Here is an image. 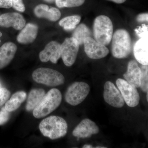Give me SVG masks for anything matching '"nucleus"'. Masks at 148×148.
Wrapping results in <instances>:
<instances>
[{
    "label": "nucleus",
    "instance_id": "obj_9",
    "mask_svg": "<svg viewBox=\"0 0 148 148\" xmlns=\"http://www.w3.org/2000/svg\"><path fill=\"white\" fill-rule=\"evenodd\" d=\"M83 44L85 52L91 59H101L109 54V49L106 46L96 41L91 37L86 38L84 40Z\"/></svg>",
    "mask_w": 148,
    "mask_h": 148
},
{
    "label": "nucleus",
    "instance_id": "obj_21",
    "mask_svg": "<svg viewBox=\"0 0 148 148\" xmlns=\"http://www.w3.org/2000/svg\"><path fill=\"white\" fill-rule=\"evenodd\" d=\"M91 32L86 24H81L76 27L72 37L77 40L79 45L83 44L84 40L86 37H91Z\"/></svg>",
    "mask_w": 148,
    "mask_h": 148
},
{
    "label": "nucleus",
    "instance_id": "obj_12",
    "mask_svg": "<svg viewBox=\"0 0 148 148\" xmlns=\"http://www.w3.org/2000/svg\"><path fill=\"white\" fill-rule=\"evenodd\" d=\"M26 23V20L23 15L17 12H9L0 15V26L2 27H12L15 30H21Z\"/></svg>",
    "mask_w": 148,
    "mask_h": 148
},
{
    "label": "nucleus",
    "instance_id": "obj_25",
    "mask_svg": "<svg viewBox=\"0 0 148 148\" xmlns=\"http://www.w3.org/2000/svg\"><path fill=\"white\" fill-rule=\"evenodd\" d=\"M10 92L5 88H0V108L3 107L9 98Z\"/></svg>",
    "mask_w": 148,
    "mask_h": 148
},
{
    "label": "nucleus",
    "instance_id": "obj_23",
    "mask_svg": "<svg viewBox=\"0 0 148 148\" xmlns=\"http://www.w3.org/2000/svg\"><path fill=\"white\" fill-rule=\"evenodd\" d=\"M85 0H55L56 6L59 8H74L82 5Z\"/></svg>",
    "mask_w": 148,
    "mask_h": 148
},
{
    "label": "nucleus",
    "instance_id": "obj_14",
    "mask_svg": "<svg viewBox=\"0 0 148 148\" xmlns=\"http://www.w3.org/2000/svg\"><path fill=\"white\" fill-rule=\"evenodd\" d=\"M148 36L140 38L133 48V52L136 60L142 65H148Z\"/></svg>",
    "mask_w": 148,
    "mask_h": 148
},
{
    "label": "nucleus",
    "instance_id": "obj_22",
    "mask_svg": "<svg viewBox=\"0 0 148 148\" xmlns=\"http://www.w3.org/2000/svg\"><path fill=\"white\" fill-rule=\"evenodd\" d=\"M81 17L78 15L67 16L62 18L59 22L61 27L66 31H71L75 29L77 25L80 23Z\"/></svg>",
    "mask_w": 148,
    "mask_h": 148
},
{
    "label": "nucleus",
    "instance_id": "obj_5",
    "mask_svg": "<svg viewBox=\"0 0 148 148\" xmlns=\"http://www.w3.org/2000/svg\"><path fill=\"white\" fill-rule=\"evenodd\" d=\"M32 77L38 83L49 86H57L64 84L65 77L58 71L49 68L36 69L32 74Z\"/></svg>",
    "mask_w": 148,
    "mask_h": 148
},
{
    "label": "nucleus",
    "instance_id": "obj_33",
    "mask_svg": "<svg viewBox=\"0 0 148 148\" xmlns=\"http://www.w3.org/2000/svg\"><path fill=\"white\" fill-rule=\"evenodd\" d=\"M44 1H45L46 2L51 3H53L55 2V0H44Z\"/></svg>",
    "mask_w": 148,
    "mask_h": 148
},
{
    "label": "nucleus",
    "instance_id": "obj_6",
    "mask_svg": "<svg viewBox=\"0 0 148 148\" xmlns=\"http://www.w3.org/2000/svg\"><path fill=\"white\" fill-rule=\"evenodd\" d=\"M90 91V86L86 83L74 82L67 89L65 93V100L72 106H77L86 98Z\"/></svg>",
    "mask_w": 148,
    "mask_h": 148
},
{
    "label": "nucleus",
    "instance_id": "obj_11",
    "mask_svg": "<svg viewBox=\"0 0 148 148\" xmlns=\"http://www.w3.org/2000/svg\"><path fill=\"white\" fill-rule=\"evenodd\" d=\"M99 132V127L94 122L85 119L82 121L74 129L73 135L77 138H86L98 134Z\"/></svg>",
    "mask_w": 148,
    "mask_h": 148
},
{
    "label": "nucleus",
    "instance_id": "obj_4",
    "mask_svg": "<svg viewBox=\"0 0 148 148\" xmlns=\"http://www.w3.org/2000/svg\"><path fill=\"white\" fill-rule=\"evenodd\" d=\"M93 32L96 41L105 46L108 45L113 35V25L111 19L105 15L97 16L93 23Z\"/></svg>",
    "mask_w": 148,
    "mask_h": 148
},
{
    "label": "nucleus",
    "instance_id": "obj_24",
    "mask_svg": "<svg viewBox=\"0 0 148 148\" xmlns=\"http://www.w3.org/2000/svg\"><path fill=\"white\" fill-rule=\"evenodd\" d=\"M140 69L141 71V78L140 87L143 91L147 92L148 90V66L142 65Z\"/></svg>",
    "mask_w": 148,
    "mask_h": 148
},
{
    "label": "nucleus",
    "instance_id": "obj_26",
    "mask_svg": "<svg viewBox=\"0 0 148 148\" xmlns=\"http://www.w3.org/2000/svg\"><path fill=\"white\" fill-rule=\"evenodd\" d=\"M10 112L7 110L5 107H3L0 110V125L5 124L10 117Z\"/></svg>",
    "mask_w": 148,
    "mask_h": 148
},
{
    "label": "nucleus",
    "instance_id": "obj_17",
    "mask_svg": "<svg viewBox=\"0 0 148 148\" xmlns=\"http://www.w3.org/2000/svg\"><path fill=\"white\" fill-rule=\"evenodd\" d=\"M16 50V45L12 42H6L0 47V69L9 64L14 58Z\"/></svg>",
    "mask_w": 148,
    "mask_h": 148
},
{
    "label": "nucleus",
    "instance_id": "obj_19",
    "mask_svg": "<svg viewBox=\"0 0 148 148\" xmlns=\"http://www.w3.org/2000/svg\"><path fill=\"white\" fill-rule=\"evenodd\" d=\"M45 94L42 88H34L29 92L27 98L26 110L28 112L33 111L36 108Z\"/></svg>",
    "mask_w": 148,
    "mask_h": 148
},
{
    "label": "nucleus",
    "instance_id": "obj_30",
    "mask_svg": "<svg viewBox=\"0 0 148 148\" xmlns=\"http://www.w3.org/2000/svg\"><path fill=\"white\" fill-rule=\"evenodd\" d=\"M137 21L139 22H148V14L147 13L140 14L137 17Z\"/></svg>",
    "mask_w": 148,
    "mask_h": 148
},
{
    "label": "nucleus",
    "instance_id": "obj_35",
    "mask_svg": "<svg viewBox=\"0 0 148 148\" xmlns=\"http://www.w3.org/2000/svg\"><path fill=\"white\" fill-rule=\"evenodd\" d=\"M96 148H106V147H96Z\"/></svg>",
    "mask_w": 148,
    "mask_h": 148
},
{
    "label": "nucleus",
    "instance_id": "obj_2",
    "mask_svg": "<svg viewBox=\"0 0 148 148\" xmlns=\"http://www.w3.org/2000/svg\"><path fill=\"white\" fill-rule=\"evenodd\" d=\"M62 99V94L57 88L51 89L33 110V114L36 118H42L51 113L60 106Z\"/></svg>",
    "mask_w": 148,
    "mask_h": 148
},
{
    "label": "nucleus",
    "instance_id": "obj_27",
    "mask_svg": "<svg viewBox=\"0 0 148 148\" xmlns=\"http://www.w3.org/2000/svg\"><path fill=\"white\" fill-rule=\"evenodd\" d=\"M12 7L20 12H24L25 10V7L23 0H13Z\"/></svg>",
    "mask_w": 148,
    "mask_h": 148
},
{
    "label": "nucleus",
    "instance_id": "obj_1",
    "mask_svg": "<svg viewBox=\"0 0 148 148\" xmlns=\"http://www.w3.org/2000/svg\"><path fill=\"white\" fill-rule=\"evenodd\" d=\"M39 127L44 136L51 140H56L66 135L68 126L63 118L51 116L43 120L40 123Z\"/></svg>",
    "mask_w": 148,
    "mask_h": 148
},
{
    "label": "nucleus",
    "instance_id": "obj_15",
    "mask_svg": "<svg viewBox=\"0 0 148 148\" xmlns=\"http://www.w3.org/2000/svg\"><path fill=\"white\" fill-rule=\"evenodd\" d=\"M123 77L127 82L139 88L141 85V71L138 63L135 60L128 62L127 70L123 74Z\"/></svg>",
    "mask_w": 148,
    "mask_h": 148
},
{
    "label": "nucleus",
    "instance_id": "obj_10",
    "mask_svg": "<svg viewBox=\"0 0 148 148\" xmlns=\"http://www.w3.org/2000/svg\"><path fill=\"white\" fill-rule=\"evenodd\" d=\"M103 97L106 103L116 108H121L124 106L125 101L119 90L110 81L106 82L104 84Z\"/></svg>",
    "mask_w": 148,
    "mask_h": 148
},
{
    "label": "nucleus",
    "instance_id": "obj_3",
    "mask_svg": "<svg viewBox=\"0 0 148 148\" xmlns=\"http://www.w3.org/2000/svg\"><path fill=\"white\" fill-rule=\"evenodd\" d=\"M112 52L117 58H127L132 51V41L128 32L123 29L117 30L112 38Z\"/></svg>",
    "mask_w": 148,
    "mask_h": 148
},
{
    "label": "nucleus",
    "instance_id": "obj_31",
    "mask_svg": "<svg viewBox=\"0 0 148 148\" xmlns=\"http://www.w3.org/2000/svg\"><path fill=\"white\" fill-rule=\"evenodd\" d=\"M113 2L114 3L118 4H121L124 3L126 0H109Z\"/></svg>",
    "mask_w": 148,
    "mask_h": 148
},
{
    "label": "nucleus",
    "instance_id": "obj_28",
    "mask_svg": "<svg viewBox=\"0 0 148 148\" xmlns=\"http://www.w3.org/2000/svg\"><path fill=\"white\" fill-rule=\"evenodd\" d=\"M135 32L136 34L139 38H141L144 36H147L148 34V26L145 24H143L142 27H139V29H135Z\"/></svg>",
    "mask_w": 148,
    "mask_h": 148
},
{
    "label": "nucleus",
    "instance_id": "obj_20",
    "mask_svg": "<svg viewBox=\"0 0 148 148\" xmlns=\"http://www.w3.org/2000/svg\"><path fill=\"white\" fill-rule=\"evenodd\" d=\"M27 98V94L23 91H17L11 96L5 103V109L9 112L16 110Z\"/></svg>",
    "mask_w": 148,
    "mask_h": 148
},
{
    "label": "nucleus",
    "instance_id": "obj_8",
    "mask_svg": "<svg viewBox=\"0 0 148 148\" xmlns=\"http://www.w3.org/2000/svg\"><path fill=\"white\" fill-rule=\"evenodd\" d=\"M79 46L77 40L73 37L67 38L61 45V57L66 66L70 67L75 63Z\"/></svg>",
    "mask_w": 148,
    "mask_h": 148
},
{
    "label": "nucleus",
    "instance_id": "obj_34",
    "mask_svg": "<svg viewBox=\"0 0 148 148\" xmlns=\"http://www.w3.org/2000/svg\"><path fill=\"white\" fill-rule=\"evenodd\" d=\"M2 34L1 32H0V44H1V38L2 37Z\"/></svg>",
    "mask_w": 148,
    "mask_h": 148
},
{
    "label": "nucleus",
    "instance_id": "obj_29",
    "mask_svg": "<svg viewBox=\"0 0 148 148\" xmlns=\"http://www.w3.org/2000/svg\"><path fill=\"white\" fill-rule=\"evenodd\" d=\"M13 0H0V8L9 9L12 7Z\"/></svg>",
    "mask_w": 148,
    "mask_h": 148
},
{
    "label": "nucleus",
    "instance_id": "obj_7",
    "mask_svg": "<svg viewBox=\"0 0 148 148\" xmlns=\"http://www.w3.org/2000/svg\"><path fill=\"white\" fill-rule=\"evenodd\" d=\"M116 84L125 102L131 108L138 106L140 101V96L136 87L125 80L119 78Z\"/></svg>",
    "mask_w": 148,
    "mask_h": 148
},
{
    "label": "nucleus",
    "instance_id": "obj_16",
    "mask_svg": "<svg viewBox=\"0 0 148 148\" xmlns=\"http://www.w3.org/2000/svg\"><path fill=\"white\" fill-rule=\"evenodd\" d=\"M36 16L38 18H46L52 21L58 20L61 16V12L58 8L51 7L49 8L46 4H39L34 10Z\"/></svg>",
    "mask_w": 148,
    "mask_h": 148
},
{
    "label": "nucleus",
    "instance_id": "obj_32",
    "mask_svg": "<svg viewBox=\"0 0 148 148\" xmlns=\"http://www.w3.org/2000/svg\"><path fill=\"white\" fill-rule=\"evenodd\" d=\"M82 148H93V147H92V146L90 145H84V146H83V147H82Z\"/></svg>",
    "mask_w": 148,
    "mask_h": 148
},
{
    "label": "nucleus",
    "instance_id": "obj_18",
    "mask_svg": "<svg viewBox=\"0 0 148 148\" xmlns=\"http://www.w3.org/2000/svg\"><path fill=\"white\" fill-rule=\"evenodd\" d=\"M38 27L36 24L28 23L21 29L17 37L19 43L27 44L34 41L38 35Z\"/></svg>",
    "mask_w": 148,
    "mask_h": 148
},
{
    "label": "nucleus",
    "instance_id": "obj_36",
    "mask_svg": "<svg viewBox=\"0 0 148 148\" xmlns=\"http://www.w3.org/2000/svg\"><path fill=\"white\" fill-rule=\"evenodd\" d=\"M148 92H147V101H148Z\"/></svg>",
    "mask_w": 148,
    "mask_h": 148
},
{
    "label": "nucleus",
    "instance_id": "obj_13",
    "mask_svg": "<svg viewBox=\"0 0 148 148\" xmlns=\"http://www.w3.org/2000/svg\"><path fill=\"white\" fill-rule=\"evenodd\" d=\"M61 45L57 42L53 41L49 43L40 53V61L47 62L50 61L53 64H56L61 57Z\"/></svg>",
    "mask_w": 148,
    "mask_h": 148
}]
</instances>
